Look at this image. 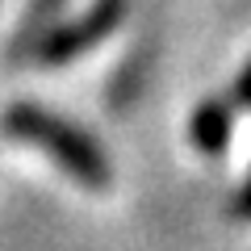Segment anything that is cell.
<instances>
[{
  "instance_id": "1",
  "label": "cell",
  "mask_w": 251,
  "mask_h": 251,
  "mask_svg": "<svg viewBox=\"0 0 251 251\" xmlns=\"http://www.w3.org/2000/svg\"><path fill=\"white\" fill-rule=\"evenodd\" d=\"M0 130L9 138H17V143L42 147L67 176H75L84 188H92V193H105V188L113 184V168H109L105 147H100L88 130H80L75 122L50 113V109L29 105V100L9 105L0 113Z\"/></svg>"
},
{
  "instance_id": "2",
  "label": "cell",
  "mask_w": 251,
  "mask_h": 251,
  "mask_svg": "<svg viewBox=\"0 0 251 251\" xmlns=\"http://www.w3.org/2000/svg\"><path fill=\"white\" fill-rule=\"evenodd\" d=\"M126 13H130V0H92L88 13H80L72 21H54L46 29V38L34 46V59L29 63L34 67H67L80 54H88L97 42H105L126 21Z\"/></svg>"
},
{
  "instance_id": "3",
  "label": "cell",
  "mask_w": 251,
  "mask_h": 251,
  "mask_svg": "<svg viewBox=\"0 0 251 251\" xmlns=\"http://www.w3.org/2000/svg\"><path fill=\"white\" fill-rule=\"evenodd\" d=\"M72 0H29L25 13H21L17 29L9 34V42H4V72H17V67H25L29 59H34V46L46 38V29L59 21V13L67 9Z\"/></svg>"
},
{
  "instance_id": "4",
  "label": "cell",
  "mask_w": 251,
  "mask_h": 251,
  "mask_svg": "<svg viewBox=\"0 0 251 251\" xmlns=\"http://www.w3.org/2000/svg\"><path fill=\"white\" fill-rule=\"evenodd\" d=\"M230 134H234V100L230 97H205L193 109V117H188V143L197 147L201 155H209V159L226 155Z\"/></svg>"
},
{
  "instance_id": "5",
  "label": "cell",
  "mask_w": 251,
  "mask_h": 251,
  "mask_svg": "<svg viewBox=\"0 0 251 251\" xmlns=\"http://www.w3.org/2000/svg\"><path fill=\"white\" fill-rule=\"evenodd\" d=\"M230 100H234V109H251V59L243 63V72L234 75V84H230Z\"/></svg>"
},
{
  "instance_id": "6",
  "label": "cell",
  "mask_w": 251,
  "mask_h": 251,
  "mask_svg": "<svg viewBox=\"0 0 251 251\" xmlns=\"http://www.w3.org/2000/svg\"><path fill=\"white\" fill-rule=\"evenodd\" d=\"M230 218L234 222H251V172H247V184L239 188V197L230 201Z\"/></svg>"
}]
</instances>
